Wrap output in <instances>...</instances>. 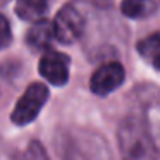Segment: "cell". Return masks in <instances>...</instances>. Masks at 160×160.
Masks as SVG:
<instances>
[{
	"instance_id": "obj_1",
	"label": "cell",
	"mask_w": 160,
	"mask_h": 160,
	"mask_svg": "<svg viewBox=\"0 0 160 160\" xmlns=\"http://www.w3.org/2000/svg\"><path fill=\"white\" fill-rule=\"evenodd\" d=\"M119 148L122 160H157L153 148L138 114H129L119 126Z\"/></svg>"
},
{
	"instance_id": "obj_2",
	"label": "cell",
	"mask_w": 160,
	"mask_h": 160,
	"mask_svg": "<svg viewBox=\"0 0 160 160\" xmlns=\"http://www.w3.org/2000/svg\"><path fill=\"white\" fill-rule=\"evenodd\" d=\"M139 121L152 141L157 153H160V91L157 88L139 90Z\"/></svg>"
},
{
	"instance_id": "obj_3",
	"label": "cell",
	"mask_w": 160,
	"mask_h": 160,
	"mask_svg": "<svg viewBox=\"0 0 160 160\" xmlns=\"http://www.w3.org/2000/svg\"><path fill=\"white\" fill-rule=\"evenodd\" d=\"M48 100V88L43 83H33L14 105L11 119L16 126H26L38 117L42 107Z\"/></svg>"
},
{
	"instance_id": "obj_4",
	"label": "cell",
	"mask_w": 160,
	"mask_h": 160,
	"mask_svg": "<svg viewBox=\"0 0 160 160\" xmlns=\"http://www.w3.org/2000/svg\"><path fill=\"white\" fill-rule=\"evenodd\" d=\"M52 26L53 36L57 42L64 43V45H71L81 38L84 28H86V21H84V16L72 4H67L55 14Z\"/></svg>"
},
{
	"instance_id": "obj_5",
	"label": "cell",
	"mask_w": 160,
	"mask_h": 160,
	"mask_svg": "<svg viewBox=\"0 0 160 160\" xmlns=\"http://www.w3.org/2000/svg\"><path fill=\"white\" fill-rule=\"evenodd\" d=\"M69 64L71 60L66 53H60L48 48L43 52L38 64V69H40L42 78L45 81H48L50 84L64 86L69 81Z\"/></svg>"
},
{
	"instance_id": "obj_6",
	"label": "cell",
	"mask_w": 160,
	"mask_h": 160,
	"mask_svg": "<svg viewBox=\"0 0 160 160\" xmlns=\"http://www.w3.org/2000/svg\"><path fill=\"white\" fill-rule=\"evenodd\" d=\"M126 78V71L119 62H105L93 72L90 81V88L98 97H107L114 90H117Z\"/></svg>"
},
{
	"instance_id": "obj_7",
	"label": "cell",
	"mask_w": 160,
	"mask_h": 160,
	"mask_svg": "<svg viewBox=\"0 0 160 160\" xmlns=\"http://www.w3.org/2000/svg\"><path fill=\"white\" fill-rule=\"evenodd\" d=\"M53 40H55V36H53L52 21L43 18L33 22V26L26 33V42L35 50H48L52 47Z\"/></svg>"
},
{
	"instance_id": "obj_8",
	"label": "cell",
	"mask_w": 160,
	"mask_h": 160,
	"mask_svg": "<svg viewBox=\"0 0 160 160\" xmlns=\"http://www.w3.org/2000/svg\"><path fill=\"white\" fill-rule=\"evenodd\" d=\"M158 9L155 0H122L121 12L129 19H146Z\"/></svg>"
},
{
	"instance_id": "obj_9",
	"label": "cell",
	"mask_w": 160,
	"mask_h": 160,
	"mask_svg": "<svg viewBox=\"0 0 160 160\" xmlns=\"http://www.w3.org/2000/svg\"><path fill=\"white\" fill-rule=\"evenodd\" d=\"M16 14L22 21H38L48 11V0H16Z\"/></svg>"
},
{
	"instance_id": "obj_10",
	"label": "cell",
	"mask_w": 160,
	"mask_h": 160,
	"mask_svg": "<svg viewBox=\"0 0 160 160\" xmlns=\"http://www.w3.org/2000/svg\"><path fill=\"white\" fill-rule=\"evenodd\" d=\"M138 53L146 60H152L155 55L160 53V33H152L146 38L139 40L138 45H136Z\"/></svg>"
},
{
	"instance_id": "obj_11",
	"label": "cell",
	"mask_w": 160,
	"mask_h": 160,
	"mask_svg": "<svg viewBox=\"0 0 160 160\" xmlns=\"http://www.w3.org/2000/svg\"><path fill=\"white\" fill-rule=\"evenodd\" d=\"M12 42V31H11V24L9 19L4 14H0V50L7 48Z\"/></svg>"
},
{
	"instance_id": "obj_12",
	"label": "cell",
	"mask_w": 160,
	"mask_h": 160,
	"mask_svg": "<svg viewBox=\"0 0 160 160\" xmlns=\"http://www.w3.org/2000/svg\"><path fill=\"white\" fill-rule=\"evenodd\" d=\"M22 160H48V157H47L42 143L40 141H31L28 145V150H26Z\"/></svg>"
},
{
	"instance_id": "obj_13",
	"label": "cell",
	"mask_w": 160,
	"mask_h": 160,
	"mask_svg": "<svg viewBox=\"0 0 160 160\" xmlns=\"http://www.w3.org/2000/svg\"><path fill=\"white\" fill-rule=\"evenodd\" d=\"M64 160H91V158H90V155H86V153L81 152V150L71 148V150H67V152H66Z\"/></svg>"
},
{
	"instance_id": "obj_14",
	"label": "cell",
	"mask_w": 160,
	"mask_h": 160,
	"mask_svg": "<svg viewBox=\"0 0 160 160\" xmlns=\"http://www.w3.org/2000/svg\"><path fill=\"white\" fill-rule=\"evenodd\" d=\"M150 62H152V64H153V67H155V69L160 72V53H158V55H155V57H153V59L150 60Z\"/></svg>"
},
{
	"instance_id": "obj_15",
	"label": "cell",
	"mask_w": 160,
	"mask_h": 160,
	"mask_svg": "<svg viewBox=\"0 0 160 160\" xmlns=\"http://www.w3.org/2000/svg\"><path fill=\"white\" fill-rule=\"evenodd\" d=\"M9 2H11V0H0V7H4L5 4H9Z\"/></svg>"
}]
</instances>
